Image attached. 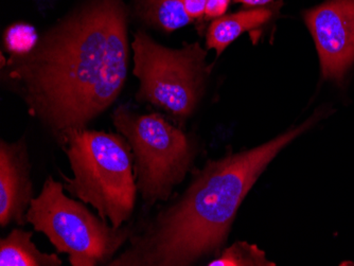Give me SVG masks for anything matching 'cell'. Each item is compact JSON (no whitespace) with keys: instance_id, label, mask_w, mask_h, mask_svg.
I'll return each mask as SVG.
<instances>
[{"instance_id":"6da1fadb","label":"cell","mask_w":354,"mask_h":266,"mask_svg":"<svg viewBox=\"0 0 354 266\" xmlns=\"http://www.w3.org/2000/svg\"><path fill=\"white\" fill-rule=\"evenodd\" d=\"M129 67L127 12L121 0H95L11 55L6 79L59 144L118 98Z\"/></svg>"},{"instance_id":"7a4b0ae2","label":"cell","mask_w":354,"mask_h":266,"mask_svg":"<svg viewBox=\"0 0 354 266\" xmlns=\"http://www.w3.org/2000/svg\"><path fill=\"white\" fill-rule=\"evenodd\" d=\"M309 126L268 144L207 162L182 198L135 227L129 246L109 266H186L216 254L239 207L276 155Z\"/></svg>"},{"instance_id":"3957f363","label":"cell","mask_w":354,"mask_h":266,"mask_svg":"<svg viewBox=\"0 0 354 266\" xmlns=\"http://www.w3.org/2000/svg\"><path fill=\"white\" fill-rule=\"evenodd\" d=\"M73 178L61 173L64 189L93 206L104 221L120 228L129 223L136 204L132 149L123 135L75 130L64 139Z\"/></svg>"},{"instance_id":"277c9868","label":"cell","mask_w":354,"mask_h":266,"mask_svg":"<svg viewBox=\"0 0 354 266\" xmlns=\"http://www.w3.org/2000/svg\"><path fill=\"white\" fill-rule=\"evenodd\" d=\"M64 184L48 176L39 196L32 200L28 223L43 232L59 254H67L73 266H97L114 259L130 241L135 227L115 228L89 211L85 202L64 193Z\"/></svg>"},{"instance_id":"5b68a950","label":"cell","mask_w":354,"mask_h":266,"mask_svg":"<svg viewBox=\"0 0 354 266\" xmlns=\"http://www.w3.org/2000/svg\"><path fill=\"white\" fill-rule=\"evenodd\" d=\"M119 134L132 149L137 191L146 207L167 200L194 158L190 139L162 115H140L121 105L113 114Z\"/></svg>"},{"instance_id":"8992f818","label":"cell","mask_w":354,"mask_h":266,"mask_svg":"<svg viewBox=\"0 0 354 266\" xmlns=\"http://www.w3.org/2000/svg\"><path fill=\"white\" fill-rule=\"evenodd\" d=\"M132 47L133 73L140 82L137 99L174 116H189L198 104L204 80L206 53L198 44L174 50L139 31Z\"/></svg>"},{"instance_id":"52a82bcc","label":"cell","mask_w":354,"mask_h":266,"mask_svg":"<svg viewBox=\"0 0 354 266\" xmlns=\"http://www.w3.org/2000/svg\"><path fill=\"white\" fill-rule=\"evenodd\" d=\"M324 77L341 81L354 61V0H329L304 14Z\"/></svg>"},{"instance_id":"ba28073f","label":"cell","mask_w":354,"mask_h":266,"mask_svg":"<svg viewBox=\"0 0 354 266\" xmlns=\"http://www.w3.org/2000/svg\"><path fill=\"white\" fill-rule=\"evenodd\" d=\"M35 190L25 137L16 142H0V226H25Z\"/></svg>"},{"instance_id":"9c48e42d","label":"cell","mask_w":354,"mask_h":266,"mask_svg":"<svg viewBox=\"0 0 354 266\" xmlns=\"http://www.w3.org/2000/svg\"><path fill=\"white\" fill-rule=\"evenodd\" d=\"M270 17L272 11L268 8L245 10L227 17H218L209 27L207 48L214 49L218 57L242 33L260 27Z\"/></svg>"},{"instance_id":"30bf717a","label":"cell","mask_w":354,"mask_h":266,"mask_svg":"<svg viewBox=\"0 0 354 266\" xmlns=\"http://www.w3.org/2000/svg\"><path fill=\"white\" fill-rule=\"evenodd\" d=\"M33 232L21 228L12 230L7 237L0 240V265L1 266H61L62 260L57 254L41 253L32 242Z\"/></svg>"},{"instance_id":"8fae6325","label":"cell","mask_w":354,"mask_h":266,"mask_svg":"<svg viewBox=\"0 0 354 266\" xmlns=\"http://www.w3.org/2000/svg\"><path fill=\"white\" fill-rule=\"evenodd\" d=\"M145 15L149 23L166 32H172L192 21L183 0H146Z\"/></svg>"},{"instance_id":"7c38bea8","label":"cell","mask_w":354,"mask_h":266,"mask_svg":"<svg viewBox=\"0 0 354 266\" xmlns=\"http://www.w3.org/2000/svg\"><path fill=\"white\" fill-rule=\"evenodd\" d=\"M209 266H262L275 265L266 259L263 251L256 245L236 242L225 248L218 257L209 262Z\"/></svg>"},{"instance_id":"4fadbf2b","label":"cell","mask_w":354,"mask_h":266,"mask_svg":"<svg viewBox=\"0 0 354 266\" xmlns=\"http://www.w3.org/2000/svg\"><path fill=\"white\" fill-rule=\"evenodd\" d=\"M37 41L35 28L26 23H16L6 31V47L11 55L29 53Z\"/></svg>"},{"instance_id":"5bb4252c","label":"cell","mask_w":354,"mask_h":266,"mask_svg":"<svg viewBox=\"0 0 354 266\" xmlns=\"http://www.w3.org/2000/svg\"><path fill=\"white\" fill-rule=\"evenodd\" d=\"M230 0H207L205 15L210 19H218L230 7Z\"/></svg>"},{"instance_id":"9a60e30c","label":"cell","mask_w":354,"mask_h":266,"mask_svg":"<svg viewBox=\"0 0 354 266\" xmlns=\"http://www.w3.org/2000/svg\"><path fill=\"white\" fill-rule=\"evenodd\" d=\"M183 3L191 19H200L204 15L207 0H183Z\"/></svg>"},{"instance_id":"2e32d148","label":"cell","mask_w":354,"mask_h":266,"mask_svg":"<svg viewBox=\"0 0 354 266\" xmlns=\"http://www.w3.org/2000/svg\"><path fill=\"white\" fill-rule=\"evenodd\" d=\"M236 3H244L246 6H250V7H258V6L266 5L272 0H236Z\"/></svg>"}]
</instances>
